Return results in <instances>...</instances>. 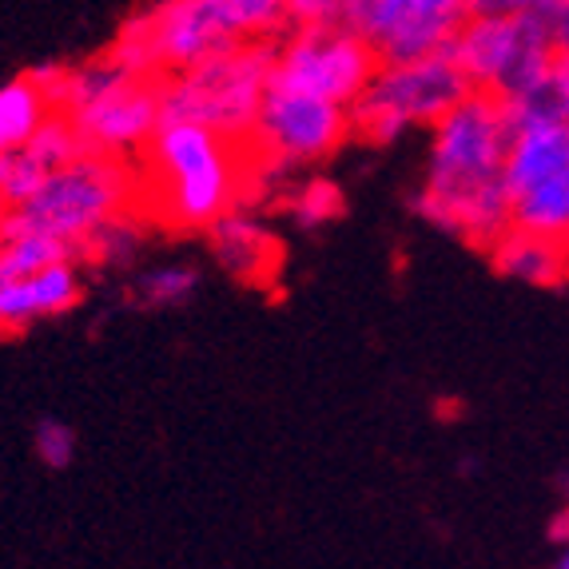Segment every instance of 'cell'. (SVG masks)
Returning <instances> with one entry per match:
<instances>
[{
	"label": "cell",
	"mask_w": 569,
	"mask_h": 569,
	"mask_svg": "<svg viewBox=\"0 0 569 569\" xmlns=\"http://www.w3.org/2000/svg\"><path fill=\"white\" fill-rule=\"evenodd\" d=\"M208 236H211V251H216L219 267H223L231 279H239V283H256V287L276 279L279 243H276V236L243 208V203H239L236 211H228L219 223H211Z\"/></svg>",
	"instance_id": "cell-14"
},
{
	"label": "cell",
	"mask_w": 569,
	"mask_h": 569,
	"mask_svg": "<svg viewBox=\"0 0 569 569\" xmlns=\"http://www.w3.org/2000/svg\"><path fill=\"white\" fill-rule=\"evenodd\" d=\"M450 57L475 92H490L513 104L546 80L558 48L550 24L541 20L475 12L450 40Z\"/></svg>",
	"instance_id": "cell-9"
},
{
	"label": "cell",
	"mask_w": 569,
	"mask_h": 569,
	"mask_svg": "<svg viewBox=\"0 0 569 569\" xmlns=\"http://www.w3.org/2000/svg\"><path fill=\"white\" fill-rule=\"evenodd\" d=\"M379 64L382 57L362 32L347 24H307V29H287V37L276 40L271 77L355 108Z\"/></svg>",
	"instance_id": "cell-10"
},
{
	"label": "cell",
	"mask_w": 569,
	"mask_h": 569,
	"mask_svg": "<svg viewBox=\"0 0 569 569\" xmlns=\"http://www.w3.org/2000/svg\"><path fill=\"white\" fill-rule=\"evenodd\" d=\"M239 40L223 0H152L123 20L112 52L136 72L168 80Z\"/></svg>",
	"instance_id": "cell-8"
},
{
	"label": "cell",
	"mask_w": 569,
	"mask_h": 569,
	"mask_svg": "<svg viewBox=\"0 0 569 569\" xmlns=\"http://www.w3.org/2000/svg\"><path fill=\"white\" fill-rule=\"evenodd\" d=\"M77 430L60 422V418H40L32 427V450H37V458L48 470H68L77 462Z\"/></svg>",
	"instance_id": "cell-23"
},
{
	"label": "cell",
	"mask_w": 569,
	"mask_h": 569,
	"mask_svg": "<svg viewBox=\"0 0 569 569\" xmlns=\"http://www.w3.org/2000/svg\"><path fill=\"white\" fill-rule=\"evenodd\" d=\"M140 247H143V223L132 211H123V216L104 223V228L80 247V256L96 267H123L128 259L140 256Z\"/></svg>",
	"instance_id": "cell-18"
},
{
	"label": "cell",
	"mask_w": 569,
	"mask_h": 569,
	"mask_svg": "<svg viewBox=\"0 0 569 569\" xmlns=\"http://www.w3.org/2000/svg\"><path fill=\"white\" fill-rule=\"evenodd\" d=\"M510 104L490 92H470L430 128L427 171L415 211L430 228L490 251L510 231Z\"/></svg>",
	"instance_id": "cell-1"
},
{
	"label": "cell",
	"mask_w": 569,
	"mask_h": 569,
	"mask_svg": "<svg viewBox=\"0 0 569 569\" xmlns=\"http://www.w3.org/2000/svg\"><path fill=\"white\" fill-rule=\"evenodd\" d=\"M196 291H200V271L191 263H160V267H152V271H143L132 283L136 303L148 307V311L183 307Z\"/></svg>",
	"instance_id": "cell-17"
},
{
	"label": "cell",
	"mask_w": 569,
	"mask_h": 569,
	"mask_svg": "<svg viewBox=\"0 0 569 569\" xmlns=\"http://www.w3.org/2000/svg\"><path fill=\"white\" fill-rule=\"evenodd\" d=\"M510 112H541V116H561V120H569V52L553 57L546 80H541L530 96L513 100Z\"/></svg>",
	"instance_id": "cell-22"
},
{
	"label": "cell",
	"mask_w": 569,
	"mask_h": 569,
	"mask_svg": "<svg viewBox=\"0 0 569 569\" xmlns=\"http://www.w3.org/2000/svg\"><path fill=\"white\" fill-rule=\"evenodd\" d=\"M550 37H553V48H558V52H569V4L550 20Z\"/></svg>",
	"instance_id": "cell-26"
},
{
	"label": "cell",
	"mask_w": 569,
	"mask_h": 569,
	"mask_svg": "<svg viewBox=\"0 0 569 569\" xmlns=\"http://www.w3.org/2000/svg\"><path fill=\"white\" fill-rule=\"evenodd\" d=\"M60 112L72 120L84 152L143 156L163 123V80L123 64L112 48L84 64L68 68Z\"/></svg>",
	"instance_id": "cell-3"
},
{
	"label": "cell",
	"mask_w": 569,
	"mask_h": 569,
	"mask_svg": "<svg viewBox=\"0 0 569 569\" xmlns=\"http://www.w3.org/2000/svg\"><path fill=\"white\" fill-rule=\"evenodd\" d=\"M287 4V24L291 29H307V24H339L342 0H283Z\"/></svg>",
	"instance_id": "cell-25"
},
{
	"label": "cell",
	"mask_w": 569,
	"mask_h": 569,
	"mask_svg": "<svg viewBox=\"0 0 569 569\" xmlns=\"http://www.w3.org/2000/svg\"><path fill=\"white\" fill-rule=\"evenodd\" d=\"M569 0H478L475 12H490V17H530L550 24Z\"/></svg>",
	"instance_id": "cell-24"
},
{
	"label": "cell",
	"mask_w": 569,
	"mask_h": 569,
	"mask_svg": "<svg viewBox=\"0 0 569 569\" xmlns=\"http://www.w3.org/2000/svg\"><path fill=\"white\" fill-rule=\"evenodd\" d=\"M475 92L450 48L415 60H382L367 92L351 108V132L367 143H395L410 128H435Z\"/></svg>",
	"instance_id": "cell-5"
},
{
	"label": "cell",
	"mask_w": 569,
	"mask_h": 569,
	"mask_svg": "<svg viewBox=\"0 0 569 569\" xmlns=\"http://www.w3.org/2000/svg\"><path fill=\"white\" fill-rule=\"evenodd\" d=\"M283 203H287V216H291L303 231L327 228L331 219L342 216V191L335 188L331 180L291 183V191L283 196Z\"/></svg>",
	"instance_id": "cell-19"
},
{
	"label": "cell",
	"mask_w": 569,
	"mask_h": 569,
	"mask_svg": "<svg viewBox=\"0 0 569 569\" xmlns=\"http://www.w3.org/2000/svg\"><path fill=\"white\" fill-rule=\"evenodd\" d=\"M152 211L183 231H208L243 203L247 143L191 120H163L143 148Z\"/></svg>",
	"instance_id": "cell-2"
},
{
	"label": "cell",
	"mask_w": 569,
	"mask_h": 569,
	"mask_svg": "<svg viewBox=\"0 0 569 569\" xmlns=\"http://www.w3.org/2000/svg\"><path fill=\"white\" fill-rule=\"evenodd\" d=\"M478 0H359L347 29L362 32L382 60H415L450 48Z\"/></svg>",
	"instance_id": "cell-12"
},
{
	"label": "cell",
	"mask_w": 569,
	"mask_h": 569,
	"mask_svg": "<svg viewBox=\"0 0 569 569\" xmlns=\"http://www.w3.org/2000/svg\"><path fill=\"white\" fill-rule=\"evenodd\" d=\"M513 136L506 156L510 228L569 247V120L510 112Z\"/></svg>",
	"instance_id": "cell-6"
},
{
	"label": "cell",
	"mask_w": 569,
	"mask_h": 569,
	"mask_svg": "<svg viewBox=\"0 0 569 569\" xmlns=\"http://www.w3.org/2000/svg\"><path fill=\"white\" fill-rule=\"evenodd\" d=\"M136 203V171L120 156L84 152L60 171H52L40 191L24 208L9 211L24 228H37L44 236H57L80 256V247L96 231L112 223L116 216L132 211Z\"/></svg>",
	"instance_id": "cell-7"
},
{
	"label": "cell",
	"mask_w": 569,
	"mask_h": 569,
	"mask_svg": "<svg viewBox=\"0 0 569 569\" xmlns=\"http://www.w3.org/2000/svg\"><path fill=\"white\" fill-rule=\"evenodd\" d=\"M493 267L526 287H558L569 276V247L510 228L490 247Z\"/></svg>",
	"instance_id": "cell-15"
},
{
	"label": "cell",
	"mask_w": 569,
	"mask_h": 569,
	"mask_svg": "<svg viewBox=\"0 0 569 569\" xmlns=\"http://www.w3.org/2000/svg\"><path fill=\"white\" fill-rule=\"evenodd\" d=\"M276 68V40H236L203 64L163 80V120H191L251 143Z\"/></svg>",
	"instance_id": "cell-4"
},
{
	"label": "cell",
	"mask_w": 569,
	"mask_h": 569,
	"mask_svg": "<svg viewBox=\"0 0 569 569\" xmlns=\"http://www.w3.org/2000/svg\"><path fill=\"white\" fill-rule=\"evenodd\" d=\"M223 4L239 40H276L283 29H291L283 0H223Z\"/></svg>",
	"instance_id": "cell-21"
},
{
	"label": "cell",
	"mask_w": 569,
	"mask_h": 569,
	"mask_svg": "<svg viewBox=\"0 0 569 569\" xmlns=\"http://www.w3.org/2000/svg\"><path fill=\"white\" fill-rule=\"evenodd\" d=\"M351 136V108L347 104H335L327 96H315L307 88L271 77L247 148L287 163V168H307V163L335 156Z\"/></svg>",
	"instance_id": "cell-11"
},
{
	"label": "cell",
	"mask_w": 569,
	"mask_h": 569,
	"mask_svg": "<svg viewBox=\"0 0 569 569\" xmlns=\"http://www.w3.org/2000/svg\"><path fill=\"white\" fill-rule=\"evenodd\" d=\"M52 112H57V104L37 84L32 72L4 80L0 84V156L29 148V140L44 128Z\"/></svg>",
	"instance_id": "cell-16"
},
{
	"label": "cell",
	"mask_w": 569,
	"mask_h": 569,
	"mask_svg": "<svg viewBox=\"0 0 569 569\" xmlns=\"http://www.w3.org/2000/svg\"><path fill=\"white\" fill-rule=\"evenodd\" d=\"M84 279L77 259H60L29 276H0V335H17L44 319H60L80 303Z\"/></svg>",
	"instance_id": "cell-13"
},
{
	"label": "cell",
	"mask_w": 569,
	"mask_h": 569,
	"mask_svg": "<svg viewBox=\"0 0 569 569\" xmlns=\"http://www.w3.org/2000/svg\"><path fill=\"white\" fill-rule=\"evenodd\" d=\"M52 171L29 152V148H20V152L0 156V208L4 211H17L32 200L40 191V183L48 180Z\"/></svg>",
	"instance_id": "cell-20"
}]
</instances>
